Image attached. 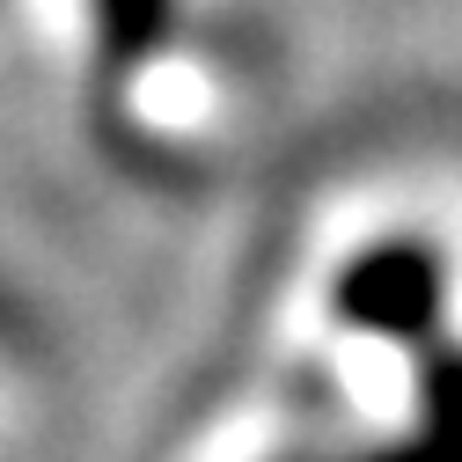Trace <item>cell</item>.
<instances>
[{"mask_svg":"<svg viewBox=\"0 0 462 462\" xmlns=\"http://www.w3.org/2000/svg\"><path fill=\"white\" fill-rule=\"evenodd\" d=\"M337 316L374 337H426L440 316V257L419 243H382L353 257L337 279Z\"/></svg>","mask_w":462,"mask_h":462,"instance_id":"cell-1","label":"cell"},{"mask_svg":"<svg viewBox=\"0 0 462 462\" xmlns=\"http://www.w3.org/2000/svg\"><path fill=\"white\" fill-rule=\"evenodd\" d=\"M96 37L110 67H140L169 37V0H96Z\"/></svg>","mask_w":462,"mask_h":462,"instance_id":"cell-3","label":"cell"},{"mask_svg":"<svg viewBox=\"0 0 462 462\" xmlns=\"http://www.w3.org/2000/svg\"><path fill=\"white\" fill-rule=\"evenodd\" d=\"M374 462H462V353H440L426 367V411L396 448Z\"/></svg>","mask_w":462,"mask_h":462,"instance_id":"cell-2","label":"cell"}]
</instances>
